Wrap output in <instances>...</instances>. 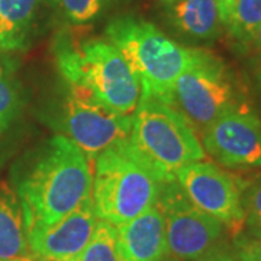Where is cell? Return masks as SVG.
<instances>
[{"label": "cell", "mask_w": 261, "mask_h": 261, "mask_svg": "<svg viewBox=\"0 0 261 261\" xmlns=\"http://www.w3.org/2000/svg\"><path fill=\"white\" fill-rule=\"evenodd\" d=\"M93 174L82 149L64 135H56L18 181L27 233L57 224L92 197Z\"/></svg>", "instance_id": "6da1fadb"}, {"label": "cell", "mask_w": 261, "mask_h": 261, "mask_svg": "<svg viewBox=\"0 0 261 261\" xmlns=\"http://www.w3.org/2000/svg\"><path fill=\"white\" fill-rule=\"evenodd\" d=\"M58 71L70 89L118 115H132L141 86L119 49L109 41H79L60 34L54 44Z\"/></svg>", "instance_id": "7a4b0ae2"}, {"label": "cell", "mask_w": 261, "mask_h": 261, "mask_svg": "<svg viewBox=\"0 0 261 261\" xmlns=\"http://www.w3.org/2000/svg\"><path fill=\"white\" fill-rule=\"evenodd\" d=\"M105 34L137 75L141 96L170 103L174 84L193 63L197 49L180 45L154 23L132 15L112 19Z\"/></svg>", "instance_id": "3957f363"}, {"label": "cell", "mask_w": 261, "mask_h": 261, "mask_svg": "<svg viewBox=\"0 0 261 261\" xmlns=\"http://www.w3.org/2000/svg\"><path fill=\"white\" fill-rule=\"evenodd\" d=\"M163 183L129 138L122 141L94 159V212L99 219L119 226L155 205Z\"/></svg>", "instance_id": "277c9868"}, {"label": "cell", "mask_w": 261, "mask_h": 261, "mask_svg": "<svg viewBox=\"0 0 261 261\" xmlns=\"http://www.w3.org/2000/svg\"><path fill=\"white\" fill-rule=\"evenodd\" d=\"M129 142L163 181L205 157L203 145L183 113L152 96H141L132 113Z\"/></svg>", "instance_id": "5b68a950"}, {"label": "cell", "mask_w": 261, "mask_h": 261, "mask_svg": "<svg viewBox=\"0 0 261 261\" xmlns=\"http://www.w3.org/2000/svg\"><path fill=\"white\" fill-rule=\"evenodd\" d=\"M170 105L202 132L219 116L243 106L229 68L203 49H197L193 63L177 79Z\"/></svg>", "instance_id": "8992f818"}, {"label": "cell", "mask_w": 261, "mask_h": 261, "mask_svg": "<svg viewBox=\"0 0 261 261\" xmlns=\"http://www.w3.org/2000/svg\"><path fill=\"white\" fill-rule=\"evenodd\" d=\"M155 205L164 216L170 257L180 261H205L221 251L225 225L196 207L176 180L161 185Z\"/></svg>", "instance_id": "52a82bcc"}, {"label": "cell", "mask_w": 261, "mask_h": 261, "mask_svg": "<svg viewBox=\"0 0 261 261\" xmlns=\"http://www.w3.org/2000/svg\"><path fill=\"white\" fill-rule=\"evenodd\" d=\"M61 135L74 142L89 160L126 141L130 135L132 115H118L84 94L68 87L57 118Z\"/></svg>", "instance_id": "ba28073f"}, {"label": "cell", "mask_w": 261, "mask_h": 261, "mask_svg": "<svg viewBox=\"0 0 261 261\" xmlns=\"http://www.w3.org/2000/svg\"><path fill=\"white\" fill-rule=\"evenodd\" d=\"M176 181L187 199L200 211L231 229L244 225L241 193L244 183L209 161H195L176 173Z\"/></svg>", "instance_id": "9c48e42d"}, {"label": "cell", "mask_w": 261, "mask_h": 261, "mask_svg": "<svg viewBox=\"0 0 261 261\" xmlns=\"http://www.w3.org/2000/svg\"><path fill=\"white\" fill-rule=\"evenodd\" d=\"M202 140L206 152L224 167H261V119L245 106L219 116Z\"/></svg>", "instance_id": "30bf717a"}, {"label": "cell", "mask_w": 261, "mask_h": 261, "mask_svg": "<svg viewBox=\"0 0 261 261\" xmlns=\"http://www.w3.org/2000/svg\"><path fill=\"white\" fill-rule=\"evenodd\" d=\"M97 221L90 197L57 224L27 233L29 250L38 261H74L90 241Z\"/></svg>", "instance_id": "8fae6325"}, {"label": "cell", "mask_w": 261, "mask_h": 261, "mask_svg": "<svg viewBox=\"0 0 261 261\" xmlns=\"http://www.w3.org/2000/svg\"><path fill=\"white\" fill-rule=\"evenodd\" d=\"M116 231L122 261H163L168 255L164 216L157 205L116 226Z\"/></svg>", "instance_id": "7c38bea8"}, {"label": "cell", "mask_w": 261, "mask_h": 261, "mask_svg": "<svg viewBox=\"0 0 261 261\" xmlns=\"http://www.w3.org/2000/svg\"><path fill=\"white\" fill-rule=\"evenodd\" d=\"M170 5V22L185 37L197 41L219 37L224 23L218 0H176Z\"/></svg>", "instance_id": "4fadbf2b"}, {"label": "cell", "mask_w": 261, "mask_h": 261, "mask_svg": "<svg viewBox=\"0 0 261 261\" xmlns=\"http://www.w3.org/2000/svg\"><path fill=\"white\" fill-rule=\"evenodd\" d=\"M56 0H0V51H19L28 47L38 13Z\"/></svg>", "instance_id": "5bb4252c"}, {"label": "cell", "mask_w": 261, "mask_h": 261, "mask_svg": "<svg viewBox=\"0 0 261 261\" xmlns=\"http://www.w3.org/2000/svg\"><path fill=\"white\" fill-rule=\"evenodd\" d=\"M28 248L18 195L0 181V261L27 255Z\"/></svg>", "instance_id": "9a60e30c"}, {"label": "cell", "mask_w": 261, "mask_h": 261, "mask_svg": "<svg viewBox=\"0 0 261 261\" xmlns=\"http://www.w3.org/2000/svg\"><path fill=\"white\" fill-rule=\"evenodd\" d=\"M261 22V0H233L226 28L241 48L254 45Z\"/></svg>", "instance_id": "2e32d148"}, {"label": "cell", "mask_w": 261, "mask_h": 261, "mask_svg": "<svg viewBox=\"0 0 261 261\" xmlns=\"http://www.w3.org/2000/svg\"><path fill=\"white\" fill-rule=\"evenodd\" d=\"M22 108L20 84L9 67L0 64V142L18 121Z\"/></svg>", "instance_id": "e0dca14e"}, {"label": "cell", "mask_w": 261, "mask_h": 261, "mask_svg": "<svg viewBox=\"0 0 261 261\" xmlns=\"http://www.w3.org/2000/svg\"><path fill=\"white\" fill-rule=\"evenodd\" d=\"M74 261H122L116 226L99 219L90 241Z\"/></svg>", "instance_id": "ac0fdd59"}, {"label": "cell", "mask_w": 261, "mask_h": 261, "mask_svg": "<svg viewBox=\"0 0 261 261\" xmlns=\"http://www.w3.org/2000/svg\"><path fill=\"white\" fill-rule=\"evenodd\" d=\"M241 205L244 211V225L248 228L251 237L261 238V174L243 186Z\"/></svg>", "instance_id": "d6986e66"}, {"label": "cell", "mask_w": 261, "mask_h": 261, "mask_svg": "<svg viewBox=\"0 0 261 261\" xmlns=\"http://www.w3.org/2000/svg\"><path fill=\"white\" fill-rule=\"evenodd\" d=\"M109 3L111 0H56L63 16L74 25H84L97 19Z\"/></svg>", "instance_id": "ffe728a7"}, {"label": "cell", "mask_w": 261, "mask_h": 261, "mask_svg": "<svg viewBox=\"0 0 261 261\" xmlns=\"http://www.w3.org/2000/svg\"><path fill=\"white\" fill-rule=\"evenodd\" d=\"M237 252L240 261H261V238H237Z\"/></svg>", "instance_id": "44dd1931"}, {"label": "cell", "mask_w": 261, "mask_h": 261, "mask_svg": "<svg viewBox=\"0 0 261 261\" xmlns=\"http://www.w3.org/2000/svg\"><path fill=\"white\" fill-rule=\"evenodd\" d=\"M205 261H238L235 257H232L231 254H226L222 250L218 252H215L214 255H211L209 258H206Z\"/></svg>", "instance_id": "7402d4cb"}, {"label": "cell", "mask_w": 261, "mask_h": 261, "mask_svg": "<svg viewBox=\"0 0 261 261\" xmlns=\"http://www.w3.org/2000/svg\"><path fill=\"white\" fill-rule=\"evenodd\" d=\"M254 45H255V48H257V51H258V56H260V58H261V22H260V27H258V31H257V35H255Z\"/></svg>", "instance_id": "603a6c76"}, {"label": "cell", "mask_w": 261, "mask_h": 261, "mask_svg": "<svg viewBox=\"0 0 261 261\" xmlns=\"http://www.w3.org/2000/svg\"><path fill=\"white\" fill-rule=\"evenodd\" d=\"M258 83H260V87H261V70L258 71Z\"/></svg>", "instance_id": "cb8c5ba5"}, {"label": "cell", "mask_w": 261, "mask_h": 261, "mask_svg": "<svg viewBox=\"0 0 261 261\" xmlns=\"http://www.w3.org/2000/svg\"><path fill=\"white\" fill-rule=\"evenodd\" d=\"M163 2H166V3H173V2H176V0H163Z\"/></svg>", "instance_id": "d4e9b609"}, {"label": "cell", "mask_w": 261, "mask_h": 261, "mask_svg": "<svg viewBox=\"0 0 261 261\" xmlns=\"http://www.w3.org/2000/svg\"><path fill=\"white\" fill-rule=\"evenodd\" d=\"M164 261V260H163ZM167 261H180V260H177V258H173V257H171V258H168Z\"/></svg>", "instance_id": "484cf974"}, {"label": "cell", "mask_w": 261, "mask_h": 261, "mask_svg": "<svg viewBox=\"0 0 261 261\" xmlns=\"http://www.w3.org/2000/svg\"><path fill=\"white\" fill-rule=\"evenodd\" d=\"M221 2H222V0H218V5H221ZM219 12H221V10H219Z\"/></svg>", "instance_id": "4316f807"}]
</instances>
